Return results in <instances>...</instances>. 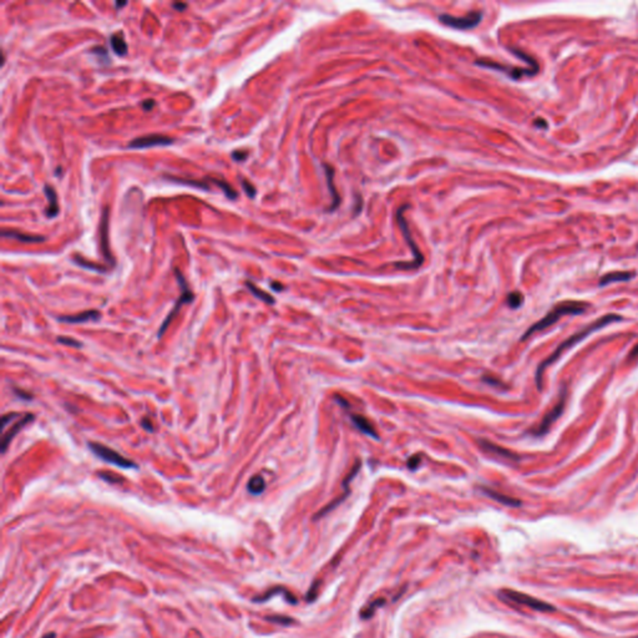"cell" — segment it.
<instances>
[{
  "mask_svg": "<svg viewBox=\"0 0 638 638\" xmlns=\"http://www.w3.org/2000/svg\"><path fill=\"white\" fill-rule=\"evenodd\" d=\"M246 287H247L249 291H251V293L253 294L254 297H257V298H258V299H261L262 302L267 303V304H275L276 299L273 298V297L270 296L269 293H267V292L262 291L261 288H258V287H257L254 283H252V282H249V281H247V282H246Z\"/></svg>",
  "mask_w": 638,
  "mask_h": 638,
  "instance_id": "484cf974",
  "label": "cell"
},
{
  "mask_svg": "<svg viewBox=\"0 0 638 638\" xmlns=\"http://www.w3.org/2000/svg\"><path fill=\"white\" fill-rule=\"evenodd\" d=\"M101 314L99 310L95 309H89V310H84L81 313H77V314H72V315H61L59 317V322H63V323H68V324H81V323H86V322H95L98 319H100Z\"/></svg>",
  "mask_w": 638,
  "mask_h": 638,
  "instance_id": "5bb4252c",
  "label": "cell"
},
{
  "mask_svg": "<svg viewBox=\"0 0 638 638\" xmlns=\"http://www.w3.org/2000/svg\"><path fill=\"white\" fill-rule=\"evenodd\" d=\"M90 53L94 54V55L98 56L100 59V61H103L104 64H109L110 63V58H109V52L103 47H94L90 49Z\"/></svg>",
  "mask_w": 638,
  "mask_h": 638,
  "instance_id": "4dcf8cb0",
  "label": "cell"
},
{
  "mask_svg": "<svg viewBox=\"0 0 638 638\" xmlns=\"http://www.w3.org/2000/svg\"><path fill=\"white\" fill-rule=\"evenodd\" d=\"M350 420H352L353 425H354L355 428L358 429L359 431H360V433L366 434V435L371 436V438H373V439H377V440H379V435H378V433H377V431H375V429L373 428V425L371 424V422H369V420L367 419V418L361 417V415H359V414H352V415H350Z\"/></svg>",
  "mask_w": 638,
  "mask_h": 638,
  "instance_id": "d6986e66",
  "label": "cell"
},
{
  "mask_svg": "<svg viewBox=\"0 0 638 638\" xmlns=\"http://www.w3.org/2000/svg\"><path fill=\"white\" fill-rule=\"evenodd\" d=\"M318 589H319V581L318 582L313 583L312 587L309 588V591H308V594H307V601H309V602L314 601L315 597H317V595H318Z\"/></svg>",
  "mask_w": 638,
  "mask_h": 638,
  "instance_id": "8d00e7d4",
  "label": "cell"
},
{
  "mask_svg": "<svg viewBox=\"0 0 638 638\" xmlns=\"http://www.w3.org/2000/svg\"><path fill=\"white\" fill-rule=\"evenodd\" d=\"M72 261H74L75 263L77 264V266H80V267H82V268H86V269L95 270V272H99V273L106 272V268L105 267L100 266V264L93 263V262L86 261V259H84V258H82V257H80V256H74Z\"/></svg>",
  "mask_w": 638,
  "mask_h": 638,
  "instance_id": "83f0119b",
  "label": "cell"
},
{
  "mask_svg": "<svg viewBox=\"0 0 638 638\" xmlns=\"http://www.w3.org/2000/svg\"><path fill=\"white\" fill-rule=\"evenodd\" d=\"M247 490L252 495H261L266 490V481L261 475H254L249 479Z\"/></svg>",
  "mask_w": 638,
  "mask_h": 638,
  "instance_id": "cb8c5ba5",
  "label": "cell"
},
{
  "mask_svg": "<svg viewBox=\"0 0 638 638\" xmlns=\"http://www.w3.org/2000/svg\"><path fill=\"white\" fill-rule=\"evenodd\" d=\"M480 489H481V491L484 492V494L486 495V496L491 497L492 500L497 501V503L503 504V505L511 506V508H517V506L521 505V501L517 500V498H514V497L508 496V495L501 494V492L495 491V490L490 489V487L482 486V487H480Z\"/></svg>",
  "mask_w": 638,
  "mask_h": 638,
  "instance_id": "ffe728a7",
  "label": "cell"
},
{
  "mask_svg": "<svg viewBox=\"0 0 638 638\" xmlns=\"http://www.w3.org/2000/svg\"><path fill=\"white\" fill-rule=\"evenodd\" d=\"M99 476H100L103 480H105V481L110 482V484H116V482H120L122 480L120 476H117L116 474H114V473H100L99 474Z\"/></svg>",
  "mask_w": 638,
  "mask_h": 638,
  "instance_id": "836d02e7",
  "label": "cell"
},
{
  "mask_svg": "<svg viewBox=\"0 0 638 638\" xmlns=\"http://www.w3.org/2000/svg\"><path fill=\"white\" fill-rule=\"evenodd\" d=\"M566 399H567V390L566 387H562L561 391H560V398L559 401L555 404V406L552 408L550 412L546 413L545 417L542 418V420L540 422V424L536 426L535 429H532L531 434L535 436H542L545 435L546 433L550 430L552 424L559 419L560 417L562 415L565 410V405H566Z\"/></svg>",
  "mask_w": 638,
  "mask_h": 638,
  "instance_id": "8992f818",
  "label": "cell"
},
{
  "mask_svg": "<svg viewBox=\"0 0 638 638\" xmlns=\"http://www.w3.org/2000/svg\"><path fill=\"white\" fill-rule=\"evenodd\" d=\"M13 391H14L15 395L19 396L20 399H24V400H31V399H33V395H31V393H29V391L19 389V388H15V387L13 388Z\"/></svg>",
  "mask_w": 638,
  "mask_h": 638,
  "instance_id": "74e56055",
  "label": "cell"
},
{
  "mask_svg": "<svg viewBox=\"0 0 638 638\" xmlns=\"http://www.w3.org/2000/svg\"><path fill=\"white\" fill-rule=\"evenodd\" d=\"M510 52L513 53V54H515V55H516V56H519V58H521L522 60L526 61V63L529 64V65L531 66V68H533V69H538V64H537V61H536L535 59H533V58H531V56H530V55H527L526 53L522 52V50L514 49V48H511Z\"/></svg>",
  "mask_w": 638,
  "mask_h": 638,
  "instance_id": "f546056e",
  "label": "cell"
},
{
  "mask_svg": "<svg viewBox=\"0 0 638 638\" xmlns=\"http://www.w3.org/2000/svg\"><path fill=\"white\" fill-rule=\"evenodd\" d=\"M334 399H336V401H337L338 404H339L340 406H343V408H345V409H349V404H348V401L345 400V399L343 398V396L336 395V396H334Z\"/></svg>",
  "mask_w": 638,
  "mask_h": 638,
  "instance_id": "ee69618b",
  "label": "cell"
},
{
  "mask_svg": "<svg viewBox=\"0 0 638 638\" xmlns=\"http://www.w3.org/2000/svg\"><path fill=\"white\" fill-rule=\"evenodd\" d=\"M241 186H242L243 191H245V194L247 195L249 198H254V197H256V195H257V190H256V187H254L253 185L251 184V182L247 181V179L242 178V179H241Z\"/></svg>",
  "mask_w": 638,
  "mask_h": 638,
  "instance_id": "1f68e13d",
  "label": "cell"
},
{
  "mask_svg": "<svg viewBox=\"0 0 638 638\" xmlns=\"http://www.w3.org/2000/svg\"><path fill=\"white\" fill-rule=\"evenodd\" d=\"M589 305L587 304L586 302H580V301H564V302H560L557 303L556 305H554L551 310L545 315L542 319H540L538 322H536L535 324H532L525 334L522 336L521 340L527 339L529 337H531L532 334L537 333V332L543 331V329L549 328V327L554 326L557 321H560L562 317L565 315H577V314H582V313L586 312V309L588 308Z\"/></svg>",
  "mask_w": 638,
  "mask_h": 638,
  "instance_id": "7a4b0ae2",
  "label": "cell"
},
{
  "mask_svg": "<svg viewBox=\"0 0 638 638\" xmlns=\"http://www.w3.org/2000/svg\"><path fill=\"white\" fill-rule=\"evenodd\" d=\"M34 419H35L34 414H31V413H25V414L21 415V418L18 420L17 423H14V424H10L9 429H8V430H7V428H8V426H7V428H5V430H4V433H3V431H2L3 435H2V443H0V444H2V452H3V454H5V451H7V449H8V447H9L10 443H12V440L15 438V435H17L19 431H20L21 429H23L26 424H29V423L33 422Z\"/></svg>",
  "mask_w": 638,
  "mask_h": 638,
  "instance_id": "7c38bea8",
  "label": "cell"
},
{
  "mask_svg": "<svg viewBox=\"0 0 638 638\" xmlns=\"http://www.w3.org/2000/svg\"><path fill=\"white\" fill-rule=\"evenodd\" d=\"M126 5H127V2H116V3H115V7H116L117 10L121 9V8L126 7Z\"/></svg>",
  "mask_w": 638,
  "mask_h": 638,
  "instance_id": "c3c4849f",
  "label": "cell"
},
{
  "mask_svg": "<svg viewBox=\"0 0 638 638\" xmlns=\"http://www.w3.org/2000/svg\"><path fill=\"white\" fill-rule=\"evenodd\" d=\"M89 447L91 449V451L96 455L98 458H100L101 460L106 461V463L112 464V465H116L121 469H136L138 465L133 463L132 460L127 459V458L122 457L121 454H119L117 451H115L114 449L111 447L106 446V445L100 444V443H94L91 441L89 443Z\"/></svg>",
  "mask_w": 638,
  "mask_h": 638,
  "instance_id": "5b68a950",
  "label": "cell"
},
{
  "mask_svg": "<svg viewBox=\"0 0 638 638\" xmlns=\"http://www.w3.org/2000/svg\"><path fill=\"white\" fill-rule=\"evenodd\" d=\"M524 303V296L520 292H511L508 296V304L513 309H517Z\"/></svg>",
  "mask_w": 638,
  "mask_h": 638,
  "instance_id": "f1b7e54d",
  "label": "cell"
},
{
  "mask_svg": "<svg viewBox=\"0 0 638 638\" xmlns=\"http://www.w3.org/2000/svg\"><path fill=\"white\" fill-rule=\"evenodd\" d=\"M109 219H110V208L105 206L101 212L100 226H99V233H100V252L103 254L104 259L109 263V266H115V258L110 251L109 243Z\"/></svg>",
  "mask_w": 638,
  "mask_h": 638,
  "instance_id": "9c48e42d",
  "label": "cell"
},
{
  "mask_svg": "<svg viewBox=\"0 0 638 638\" xmlns=\"http://www.w3.org/2000/svg\"><path fill=\"white\" fill-rule=\"evenodd\" d=\"M636 277V272H629V270H616V272L606 273L600 278V286L605 287L607 284L616 283V282H628Z\"/></svg>",
  "mask_w": 638,
  "mask_h": 638,
  "instance_id": "e0dca14e",
  "label": "cell"
},
{
  "mask_svg": "<svg viewBox=\"0 0 638 638\" xmlns=\"http://www.w3.org/2000/svg\"><path fill=\"white\" fill-rule=\"evenodd\" d=\"M58 342L60 343V344L69 345V347H72V348H81L82 347L81 343L77 342V340H75V339H72V338H68V337L58 338Z\"/></svg>",
  "mask_w": 638,
  "mask_h": 638,
  "instance_id": "d6a6232c",
  "label": "cell"
},
{
  "mask_svg": "<svg viewBox=\"0 0 638 638\" xmlns=\"http://www.w3.org/2000/svg\"><path fill=\"white\" fill-rule=\"evenodd\" d=\"M420 461H422V458H420V455H414V457H412L408 460L406 465H408V468L410 469V470H414V469H417L418 466H419Z\"/></svg>",
  "mask_w": 638,
  "mask_h": 638,
  "instance_id": "f35d334b",
  "label": "cell"
},
{
  "mask_svg": "<svg viewBox=\"0 0 638 638\" xmlns=\"http://www.w3.org/2000/svg\"><path fill=\"white\" fill-rule=\"evenodd\" d=\"M141 426H142V428H144L145 430H146V431H151V433H152V431H154V425H152L151 420H150L149 418H142V420H141Z\"/></svg>",
  "mask_w": 638,
  "mask_h": 638,
  "instance_id": "b9f144b4",
  "label": "cell"
},
{
  "mask_svg": "<svg viewBox=\"0 0 638 638\" xmlns=\"http://www.w3.org/2000/svg\"><path fill=\"white\" fill-rule=\"evenodd\" d=\"M175 276H176V280H177V282H178L179 289H181V294H179L177 301L175 302V305H173L172 309L170 310V313H168V314H167V317H166L165 321H163L162 324H161V327H160V329H159V333H157V337H159V338H161V337L163 336V333H165V332L167 331V328H168V327H170V324L172 323L173 319H175L179 314V310H181V308L184 307V304H189V303H192V302H194V299H195L194 292L191 291V288H190L189 283H187V281L185 280L184 275H182V273L179 272V269H177V268H176V269H175Z\"/></svg>",
  "mask_w": 638,
  "mask_h": 638,
  "instance_id": "277c9868",
  "label": "cell"
},
{
  "mask_svg": "<svg viewBox=\"0 0 638 638\" xmlns=\"http://www.w3.org/2000/svg\"><path fill=\"white\" fill-rule=\"evenodd\" d=\"M533 125L538 128H548V126H549L548 121L543 119H536L535 121H533Z\"/></svg>",
  "mask_w": 638,
  "mask_h": 638,
  "instance_id": "f6af8a7d",
  "label": "cell"
},
{
  "mask_svg": "<svg viewBox=\"0 0 638 638\" xmlns=\"http://www.w3.org/2000/svg\"><path fill=\"white\" fill-rule=\"evenodd\" d=\"M349 492H350V490H349V489H347V490H344V492H343V494H342V495H340V496H338L337 498H334V500H333V501H331V503H329V504H328V505H327V506H324V508H323V509H321V510H319V511H318V513H317V514H315V515H314V517H313V519H314V520H318V519H321V517H323V516H326V515H327V514H329V513H331V511H332V510H334V509H336V508H337V506H339V505H340V504H342V503H343V501H344V500H345V498H347V497H348V495H349Z\"/></svg>",
  "mask_w": 638,
  "mask_h": 638,
  "instance_id": "7402d4cb",
  "label": "cell"
},
{
  "mask_svg": "<svg viewBox=\"0 0 638 638\" xmlns=\"http://www.w3.org/2000/svg\"><path fill=\"white\" fill-rule=\"evenodd\" d=\"M384 603H385L384 599H377V600H374V601H372L371 603H368L366 607L361 608L360 617L363 618V620H369V618L374 615L375 611H377L379 607H382Z\"/></svg>",
  "mask_w": 638,
  "mask_h": 638,
  "instance_id": "4316f807",
  "label": "cell"
},
{
  "mask_svg": "<svg viewBox=\"0 0 638 638\" xmlns=\"http://www.w3.org/2000/svg\"><path fill=\"white\" fill-rule=\"evenodd\" d=\"M42 638H55V633H53V632H52V633H48V634H45V636H44V637H42Z\"/></svg>",
  "mask_w": 638,
  "mask_h": 638,
  "instance_id": "681fc988",
  "label": "cell"
},
{
  "mask_svg": "<svg viewBox=\"0 0 638 638\" xmlns=\"http://www.w3.org/2000/svg\"><path fill=\"white\" fill-rule=\"evenodd\" d=\"M267 620L276 622V623L284 624V626L293 623V620L291 617H286V616H272V617H267Z\"/></svg>",
  "mask_w": 638,
  "mask_h": 638,
  "instance_id": "d590c367",
  "label": "cell"
},
{
  "mask_svg": "<svg viewBox=\"0 0 638 638\" xmlns=\"http://www.w3.org/2000/svg\"><path fill=\"white\" fill-rule=\"evenodd\" d=\"M165 178H167L168 181H171V182H176V184L185 185V186H191V187H195V189L203 190V191H208V190H210V186H208L207 182H206V181H200V179L179 178V177H175V176H165Z\"/></svg>",
  "mask_w": 638,
  "mask_h": 638,
  "instance_id": "603a6c76",
  "label": "cell"
},
{
  "mask_svg": "<svg viewBox=\"0 0 638 638\" xmlns=\"http://www.w3.org/2000/svg\"><path fill=\"white\" fill-rule=\"evenodd\" d=\"M482 380H484L485 383H487V384L495 385V387H498V388L505 387L503 382H500V380L495 379V378H492V377H484V378H482Z\"/></svg>",
  "mask_w": 638,
  "mask_h": 638,
  "instance_id": "ab89813d",
  "label": "cell"
},
{
  "mask_svg": "<svg viewBox=\"0 0 638 638\" xmlns=\"http://www.w3.org/2000/svg\"><path fill=\"white\" fill-rule=\"evenodd\" d=\"M141 106L145 111H151V110L156 106V103H155V100H152V99H147V100H145L144 103L141 104Z\"/></svg>",
  "mask_w": 638,
  "mask_h": 638,
  "instance_id": "60d3db41",
  "label": "cell"
},
{
  "mask_svg": "<svg viewBox=\"0 0 638 638\" xmlns=\"http://www.w3.org/2000/svg\"><path fill=\"white\" fill-rule=\"evenodd\" d=\"M0 235L4 238H13V240L20 241L23 243H40L47 240V237H44V236L28 235V233L20 232L18 230H3Z\"/></svg>",
  "mask_w": 638,
  "mask_h": 638,
  "instance_id": "9a60e30c",
  "label": "cell"
},
{
  "mask_svg": "<svg viewBox=\"0 0 638 638\" xmlns=\"http://www.w3.org/2000/svg\"><path fill=\"white\" fill-rule=\"evenodd\" d=\"M408 207H409V205L401 206L395 214L396 222H398L399 227H400L401 232H403V235H404V238H405L409 248L412 249L413 256H414V259H413L412 262H395V263H394V267L401 270L417 269V268H419L423 263H424V254L420 252V249L417 246V243H415L414 240L412 238V233H410L408 223H406V219H405V217H404V212H405V210Z\"/></svg>",
  "mask_w": 638,
  "mask_h": 638,
  "instance_id": "3957f363",
  "label": "cell"
},
{
  "mask_svg": "<svg viewBox=\"0 0 638 638\" xmlns=\"http://www.w3.org/2000/svg\"><path fill=\"white\" fill-rule=\"evenodd\" d=\"M622 319L623 318H622L621 315L613 314V313L606 314V315H603V317L596 319V321L591 322V323H588L586 327H583L582 329H580L577 333H575L573 336H571L568 339L565 340V342H562L561 344L556 348V350H555V352L552 353L548 359H545V360L538 366L537 371H536V384H537L538 389L540 390L542 389V377H543V372H545V369L551 366V364H554L555 361L560 358V356L566 352V350L571 349V348H572L573 345L577 344V343L582 342L585 338L591 336L594 332L599 331V329L608 326V324L615 323V322H621Z\"/></svg>",
  "mask_w": 638,
  "mask_h": 638,
  "instance_id": "6da1fadb",
  "label": "cell"
},
{
  "mask_svg": "<svg viewBox=\"0 0 638 638\" xmlns=\"http://www.w3.org/2000/svg\"><path fill=\"white\" fill-rule=\"evenodd\" d=\"M479 445L485 452L487 454H492L495 457L501 458V459H505V460H510V461H519L520 457L515 452L511 451V450L505 449V447L500 446V445L491 443V441L486 440V439H479Z\"/></svg>",
  "mask_w": 638,
  "mask_h": 638,
  "instance_id": "4fadbf2b",
  "label": "cell"
},
{
  "mask_svg": "<svg viewBox=\"0 0 638 638\" xmlns=\"http://www.w3.org/2000/svg\"><path fill=\"white\" fill-rule=\"evenodd\" d=\"M636 359H638V344L631 350V352H629L628 356H627V360L628 361H633V360H636Z\"/></svg>",
  "mask_w": 638,
  "mask_h": 638,
  "instance_id": "7bdbcfd3",
  "label": "cell"
},
{
  "mask_svg": "<svg viewBox=\"0 0 638 638\" xmlns=\"http://www.w3.org/2000/svg\"><path fill=\"white\" fill-rule=\"evenodd\" d=\"M110 45H111V49L114 50V53L116 54V55H119V56L127 55L128 48L121 33L112 34V35L110 36Z\"/></svg>",
  "mask_w": 638,
  "mask_h": 638,
  "instance_id": "44dd1931",
  "label": "cell"
},
{
  "mask_svg": "<svg viewBox=\"0 0 638 638\" xmlns=\"http://www.w3.org/2000/svg\"><path fill=\"white\" fill-rule=\"evenodd\" d=\"M476 65L479 66H484V68H489V69H494V70L501 71V72H505L508 74L511 79L514 80H519L524 76H533L538 72V70L532 68H516V66H506V65H501V64L495 63V61H487V60H476L475 61Z\"/></svg>",
  "mask_w": 638,
  "mask_h": 638,
  "instance_id": "30bf717a",
  "label": "cell"
},
{
  "mask_svg": "<svg viewBox=\"0 0 638 638\" xmlns=\"http://www.w3.org/2000/svg\"><path fill=\"white\" fill-rule=\"evenodd\" d=\"M44 194L45 196H47L48 202H49V206H48L47 210H45V216H47L48 218L53 219L58 216L59 212H60V208H59V203H58V195H56L54 187L50 186V185H45Z\"/></svg>",
  "mask_w": 638,
  "mask_h": 638,
  "instance_id": "ac0fdd59",
  "label": "cell"
},
{
  "mask_svg": "<svg viewBox=\"0 0 638 638\" xmlns=\"http://www.w3.org/2000/svg\"><path fill=\"white\" fill-rule=\"evenodd\" d=\"M56 170H58V171H56L55 175L59 176V173H61V167H58V168H56Z\"/></svg>",
  "mask_w": 638,
  "mask_h": 638,
  "instance_id": "f907efd6",
  "label": "cell"
},
{
  "mask_svg": "<svg viewBox=\"0 0 638 638\" xmlns=\"http://www.w3.org/2000/svg\"><path fill=\"white\" fill-rule=\"evenodd\" d=\"M500 597H503V600H508V601L519 603V605L529 606L530 608H532V610H536V611H542V612L554 611V607L548 605V603L538 601V600L533 599V597L531 596H527V595L521 594V592L513 591V589H504V591L500 592Z\"/></svg>",
  "mask_w": 638,
  "mask_h": 638,
  "instance_id": "ba28073f",
  "label": "cell"
},
{
  "mask_svg": "<svg viewBox=\"0 0 638 638\" xmlns=\"http://www.w3.org/2000/svg\"><path fill=\"white\" fill-rule=\"evenodd\" d=\"M172 8L175 10H177V12H184V10L187 8V4L186 3H178V2L172 3Z\"/></svg>",
  "mask_w": 638,
  "mask_h": 638,
  "instance_id": "bcb514c9",
  "label": "cell"
},
{
  "mask_svg": "<svg viewBox=\"0 0 638 638\" xmlns=\"http://www.w3.org/2000/svg\"><path fill=\"white\" fill-rule=\"evenodd\" d=\"M231 157L233 160L237 161V162H243V161L247 160L248 157V151H245V150H236L231 154Z\"/></svg>",
  "mask_w": 638,
  "mask_h": 638,
  "instance_id": "e575fe53",
  "label": "cell"
},
{
  "mask_svg": "<svg viewBox=\"0 0 638 638\" xmlns=\"http://www.w3.org/2000/svg\"><path fill=\"white\" fill-rule=\"evenodd\" d=\"M482 19L481 12H471L466 17H452L449 14H443L439 17V20L450 28L459 29V30H468L478 26Z\"/></svg>",
  "mask_w": 638,
  "mask_h": 638,
  "instance_id": "52a82bcc",
  "label": "cell"
},
{
  "mask_svg": "<svg viewBox=\"0 0 638 638\" xmlns=\"http://www.w3.org/2000/svg\"><path fill=\"white\" fill-rule=\"evenodd\" d=\"M173 144V139L168 136L161 135V133H151V135L141 136V138L135 139L127 145L128 149L132 150H144L149 147L156 146H168Z\"/></svg>",
  "mask_w": 638,
  "mask_h": 638,
  "instance_id": "8fae6325",
  "label": "cell"
},
{
  "mask_svg": "<svg viewBox=\"0 0 638 638\" xmlns=\"http://www.w3.org/2000/svg\"><path fill=\"white\" fill-rule=\"evenodd\" d=\"M270 287H272V289H275V291H277V292H281L284 288L282 284L278 282H272L270 283Z\"/></svg>",
  "mask_w": 638,
  "mask_h": 638,
  "instance_id": "7dc6e473",
  "label": "cell"
},
{
  "mask_svg": "<svg viewBox=\"0 0 638 638\" xmlns=\"http://www.w3.org/2000/svg\"><path fill=\"white\" fill-rule=\"evenodd\" d=\"M206 179H207V181H211L212 184L216 185V186H218L219 189L223 191L224 196H226L229 200H236V198L238 197V192L236 191L232 186H231L229 182L224 181V179H219V178H214V177H207Z\"/></svg>",
  "mask_w": 638,
  "mask_h": 638,
  "instance_id": "d4e9b609",
  "label": "cell"
},
{
  "mask_svg": "<svg viewBox=\"0 0 638 638\" xmlns=\"http://www.w3.org/2000/svg\"><path fill=\"white\" fill-rule=\"evenodd\" d=\"M323 168H324V172H326V177H327V185H328V189L329 192H331L332 198H333V202L332 205L329 206V212L332 211L337 210L338 206L340 205V196L338 194L337 189H336V185H334V168L332 166L327 165V163H323Z\"/></svg>",
  "mask_w": 638,
  "mask_h": 638,
  "instance_id": "2e32d148",
  "label": "cell"
}]
</instances>
